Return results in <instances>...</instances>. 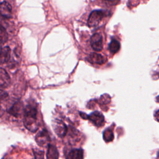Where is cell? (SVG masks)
<instances>
[{"mask_svg":"<svg viewBox=\"0 0 159 159\" xmlns=\"http://www.w3.org/2000/svg\"><path fill=\"white\" fill-rule=\"evenodd\" d=\"M8 39L7 33L4 27L0 24V44L4 43Z\"/></svg>","mask_w":159,"mask_h":159,"instance_id":"15","label":"cell"},{"mask_svg":"<svg viewBox=\"0 0 159 159\" xmlns=\"http://www.w3.org/2000/svg\"><path fill=\"white\" fill-rule=\"evenodd\" d=\"M104 12L100 10H94L92 11L89 16L88 24L89 27H94L99 24L103 17Z\"/></svg>","mask_w":159,"mask_h":159,"instance_id":"2","label":"cell"},{"mask_svg":"<svg viewBox=\"0 0 159 159\" xmlns=\"http://www.w3.org/2000/svg\"><path fill=\"white\" fill-rule=\"evenodd\" d=\"M35 141L40 147H44L48 146L50 141V138L47 130L43 129L38 132L35 136Z\"/></svg>","mask_w":159,"mask_h":159,"instance_id":"4","label":"cell"},{"mask_svg":"<svg viewBox=\"0 0 159 159\" xmlns=\"http://www.w3.org/2000/svg\"><path fill=\"white\" fill-rule=\"evenodd\" d=\"M36 106L32 104H27L24 109V124L25 128L32 132H36L39 128Z\"/></svg>","mask_w":159,"mask_h":159,"instance_id":"1","label":"cell"},{"mask_svg":"<svg viewBox=\"0 0 159 159\" xmlns=\"http://www.w3.org/2000/svg\"><path fill=\"white\" fill-rule=\"evenodd\" d=\"M4 109L2 108V107L0 106V117L4 114Z\"/></svg>","mask_w":159,"mask_h":159,"instance_id":"19","label":"cell"},{"mask_svg":"<svg viewBox=\"0 0 159 159\" xmlns=\"http://www.w3.org/2000/svg\"><path fill=\"white\" fill-rule=\"evenodd\" d=\"M7 112L9 113L11 115L14 116L16 117L20 116L22 111V104L20 101H16L14 102L12 105L7 109Z\"/></svg>","mask_w":159,"mask_h":159,"instance_id":"8","label":"cell"},{"mask_svg":"<svg viewBox=\"0 0 159 159\" xmlns=\"http://www.w3.org/2000/svg\"><path fill=\"white\" fill-rule=\"evenodd\" d=\"M59 153L57 148L53 145H48V148L46 153L47 159H58Z\"/></svg>","mask_w":159,"mask_h":159,"instance_id":"12","label":"cell"},{"mask_svg":"<svg viewBox=\"0 0 159 159\" xmlns=\"http://www.w3.org/2000/svg\"><path fill=\"white\" fill-rule=\"evenodd\" d=\"M113 139H114V134H113L112 132L109 129H107L106 130H105L104 131L103 139L106 142L112 141L113 140Z\"/></svg>","mask_w":159,"mask_h":159,"instance_id":"16","label":"cell"},{"mask_svg":"<svg viewBox=\"0 0 159 159\" xmlns=\"http://www.w3.org/2000/svg\"><path fill=\"white\" fill-rule=\"evenodd\" d=\"M0 45H1V44H0ZM0 48H1V47H0Z\"/></svg>","mask_w":159,"mask_h":159,"instance_id":"20","label":"cell"},{"mask_svg":"<svg viewBox=\"0 0 159 159\" xmlns=\"http://www.w3.org/2000/svg\"><path fill=\"white\" fill-rule=\"evenodd\" d=\"M11 58V48L7 47H4L0 48V65L4 64L9 61Z\"/></svg>","mask_w":159,"mask_h":159,"instance_id":"10","label":"cell"},{"mask_svg":"<svg viewBox=\"0 0 159 159\" xmlns=\"http://www.w3.org/2000/svg\"><path fill=\"white\" fill-rule=\"evenodd\" d=\"M53 129L59 137H63L67 133V127L66 124L59 119H55L52 122Z\"/></svg>","mask_w":159,"mask_h":159,"instance_id":"3","label":"cell"},{"mask_svg":"<svg viewBox=\"0 0 159 159\" xmlns=\"http://www.w3.org/2000/svg\"><path fill=\"white\" fill-rule=\"evenodd\" d=\"M90 43L93 50L97 52H99L103 47V40L102 36L99 33L93 34L90 40Z\"/></svg>","mask_w":159,"mask_h":159,"instance_id":"5","label":"cell"},{"mask_svg":"<svg viewBox=\"0 0 159 159\" xmlns=\"http://www.w3.org/2000/svg\"><path fill=\"white\" fill-rule=\"evenodd\" d=\"M7 96H8V94L6 91L2 89H0V102L1 101L4 100Z\"/></svg>","mask_w":159,"mask_h":159,"instance_id":"18","label":"cell"},{"mask_svg":"<svg viewBox=\"0 0 159 159\" xmlns=\"http://www.w3.org/2000/svg\"><path fill=\"white\" fill-rule=\"evenodd\" d=\"M11 83V78L7 72L3 68H0V87L7 88Z\"/></svg>","mask_w":159,"mask_h":159,"instance_id":"9","label":"cell"},{"mask_svg":"<svg viewBox=\"0 0 159 159\" xmlns=\"http://www.w3.org/2000/svg\"><path fill=\"white\" fill-rule=\"evenodd\" d=\"M120 47V43L116 40H112V41L110 42L109 45V51L112 53H117L119 50Z\"/></svg>","mask_w":159,"mask_h":159,"instance_id":"14","label":"cell"},{"mask_svg":"<svg viewBox=\"0 0 159 159\" xmlns=\"http://www.w3.org/2000/svg\"><path fill=\"white\" fill-rule=\"evenodd\" d=\"M66 159H83V151L81 148L71 150L68 153Z\"/></svg>","mask_w":159,"mask_h":159,"instance_id":"13","label":"cell"},{"mask_svg":"<svg viewBox=\"0 0 159 159\" xmlns=\"http://www.w3.org/2000/svg\"><path fill=\"white\" fill-rule=\"evenodd\" d=\"M0 15L6 19L12 18V7L9 2L3 1L0 3Z\"/></svg>","mask_w":159,"mask_h":159,"instance_id":"7","label":"cell"},{"mask_svg":"<svg viewBox=\"0 0 159 159\" xmlns=\"http://www.w3.org/2000/svg\"><path fill=\"white\" fill-rule=\"evenodd\" d=\"M88 60L91 63L94 64H98V65H102L106 61V59L99 53H91L88 57Z\"/></svg>","mask_w":159,"mask_h":159,"instance_id":"11","label":"cell"},{"mask_svg":"<svg viewBox=\"0 0 159 159\" xmlns=\"http://www.w3.org/2000/svg\"><path fill=\"white\" fill-rule=\"evenodd\" d=\"M88 119L94 125L97 127H101L104 124V117L103 115L98 111L92 112L88 116Z\"/></svg>","mask_w":159,"mask_h":159,"instance_id":"6","label":"cell"},{"mask_svg":"<svg viewBox=\"0 0 159 159\" xmlns=\"http://www.w3.org/2000/svg\"><path fill=\"white\" fill-rule=\"evenodd\" d=\"M35 159H44V152L39 150H34Z\"/></svg>","mask_w":159,"mask_h":159,"instance_id":"17","label":"cell"}]
</instances>
